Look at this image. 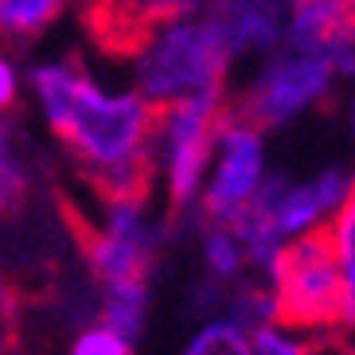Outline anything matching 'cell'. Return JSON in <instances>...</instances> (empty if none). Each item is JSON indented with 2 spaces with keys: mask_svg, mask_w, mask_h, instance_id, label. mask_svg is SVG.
<instances>
[{
  "mask_svg": "<svg viewBox=\"0 0 355 355\" xmlns=\"http://www.w3.org/2000/svg\"><path fill=\"white\" fill-rule=\"evenodd\" d=\"M28 90L102 199H145L157 172V105L137 90H105L83 59H47Z\"/></svg>",
  "mask_w": 355,
  "mask_h": 355,
  "instance_id": "1",
  "label": "cell"
},
{
  "mask_svg": "<svg viewBox=\"0 0 355 355\" xmlns=\"http://www.w3.org/2000/svg\"><path fill=\"white\" fill-rule=\"evenodd\" d=\"M239 63L227 35L207 8L157 24L133 51L137 94L157 110L184 98L230 90V67Z\"/></svg>",
  "mask_w": 355,
  "mask_h": 355,
  "instance_id": "2",
  "label": "cell"
},
{
  "mask_svg": "<svg viewBox=\"0 0 355 355\" xmlns=\"http://www.w3.org/2000/svg\"><path fill=\"white\" fill-rule=\"evenodd\" d=\"M340 83H344V74L324 47L282 43L258 59L250 78L242 83L239 98H230V110L270 133V129L293 125L304 114L320 110Z\"/></svg>",
  "mask_w": 355,
  "mask_h": 355,
  "instance_id": "3",
  "label": "cell"
},
{
  "mask_svg": "<svg viewBox=\"0 0 355 355\" xmlns=\"http://www.w3.org/2000/svg\"><path fill=\"white\" fill-rule=\"evenodd\" d=\"M273 293V316L297 332L336 328L340 316V266H336L328 230L289 239L266 273Z\"/></svg>",
  "mask_w": 355,
  "mask_h": 355,
  "instance_id": "4",
  "label": "cell"
},
{
  "mask_svg": "<svg viewBox=\"0 0 355 355\" xmlns=\"http://www.w3.org/2000/svg\"><path fill=\"white\" fill-rule=\"evenodd\" d=\"M227 114L230 90L184 98L176 105L157 110V168L164 172L168 203L176 211H188L199 203L211 153H215V133Z\"/></svg>",
  "mask_w": 355,
  "mask_h": 355,
  "instance_id": "5",
  "label": "cell"
},
{
  "mask_svg": "<svg viewBox=\"0 0 355 355\" xmlns=\"http://www.w3.org/2000/svg\"><path fill=\"white\" fill-rule=\"evenodd\" d=\"M266 176H270L266 129H258L254 121H246V117L230 110L219 121L207 180H203V191H199V203H196L203 223H223L227 227L230 219H239L261 191Z\"/></svg>",
  "mask_w": 355,
  "mask_h": 355,
  "instance_id": "6",
  "label": "cell"
},
{
  "mask_svg": "<svg viewBox=\"0 0 355 355\" xmlns=\"http://www.w3.org/2000/svg\"><path fill=\"white\" fill-rule=\"evenodd\" d=\"M352 188L355 176L347 168H324V172L297 180V184L285 180L282 172H270L250 207L270 219V227L282 234V242H289L328 227L332 215L344 207V199L352 196Z\"/></svg>",
  "mask_w": 355,
  "mask_h": 355,
  "instance_id": "7",
  "label": "cell"
},
{
  "mask_svg": "<svg viewBox=\"0 0 355 355\" xmlns=\"http://www.w3.org/2000/svg\"><path fill=\"white\" fill-rule=\"evenodd\" d=\"M160 230L148 223L145 199H105L102 227L86 234V258L102 285L148 282Z\"/></svg>",
  "mask_w": 355,
  "mask_h": 355,
  "instance_id": "8",
  "label": "cell"
},
{
  "mask_svg": "<svg viewBox=\"0 0 355 355\" xmlns=\"http://www.w3.org/2000/svg\"><path fill=\"white\" fill-rule=\"evenodd\" d=\"M324 230H328L336 266H340V316H336V328L355 340V188Z\"/></svg>",
  "mask_w": 355,
  "mask_h": 355,
  "instance_id": "9",
  "label": "cell"
},
{
  "mask_svg": "<svg viewBox=\"0 0 355 355\" xmlns=\"http://www.w3.org/2000/svg\"><path fill=\"white\" fill-rule=\"evenodd\" d=\"M67 0H0V40L28 47L43 32H51L63 16Z\"/></svg>",
  "mask_w": 355,
  "mask_h": 355,
  "instance_id": "10",
  "label": "cell"
},
{
  "mask_svg": "<svg viewBox=\"0 0 355 355\" xmlns=\"http://www.w3.org/2000/svg\"><path fill=\"white\" fill-rule=\"evenodd\" d=\"M148 316V282H121L105 285L102 301V324H110L114 332H121L125 340H137Z\"/></svg>",
  "mask_w": 355,
  "mask_h": 355,
  "instance_id": "11",
  "label": "cell"
},
{
  "mask_svg": "<svg viewBox=\"0 0 355 355\" xmlns=\"http://www.w3.org/2000/svg\"><path fill=\"white\" fill-rule=\"evenodd\" d=\"M203 261H207V273L215 282H239L242 270H246V254H242L239 234L223 223H207V234H203Z\"/></svg>",
  "mask_w": 355,
  "mask_h": 355,
  "instance_id": "12",
  "label": "cell"
},
{
  "mask_svg": "<svg viewBox=\"0 0 355 355\" xmlns=\"http://www.w3.org/2000/svg\"><path fill=\"white\" fill-rule=\"evenodd\" d=\"M184 355H250V332L234 316H219L191 336Z\"/></svg>",
  "mask_w": 355,
  "mask_h": 355,
  "instance_id": "13",
  "label": "cell"
},
{
  "mask_svg": "<svg viewBox=\"0 0 355 355\" xmlns=\"http://www.w3.org/2000/svg\"><path fill=\"white\" fill-rule=\"evenodd\" d=\"M250 355H316L309 332H297L289 324H258L250 328Z\"/></svg>",
  "mask_w": 355,
  "mask_h": 355,
  "instance_id": "14",
  "label": "cell"
},
{
  "mask_svg": "<svg viewBox=\"0 0 355 355\" xmlns=\"http://www.w3.org/2000/svg\"><path fill=\"white\" fill-rule=\"evenodd\" d=\"M71 355H133V340L114 332L110 324H98V328H86V332L74 340Z\"/></svg>",
  "mask_w": 355,
  "mask_h": 355,
  "instance_id": "15",
  "label": "cell"
},
{
  "mask_svg": "<svg viewBox=\"0 0 355 355\" xmlns=\"http://www.w3.org/2000/svg\"><path fill=\"white\" fill-rule=\"evenodd\" d=\"M28 188V176H24V164H0V211H12L24 199Z\"/></svg>",
  "mask_w": 355,
  "mask_h": 355,
  "instance_id": "16",
  "label": "cell"
},
{
  "mask_svg": "<svg viewBox=\"0 0 355 355\" xmlns=\"http://www.w3.org/2000/svg\"><path fill=\"white\" fill-rule=\"evenodd\" d=\"M16 98H20V71L0 55V114L8 105H16Z\"/></svg>",
  "mask_w": 355,
  "mask_h": 355,
  "instance_id": "17",
  "label": "cell"
},
{
  "mask_svg": "<svg viewBox=\"0 0 355 355\" xmlns=\"http://www.w3.org/2000/svg\"><path fill=\"white\" fill-rule=\"evenodd\" d=\"M347 125H352V137H355V78H352V94H347Z\"/></svg>",
  "mask_w": 355,
  "mask_h": 355,
  "instance_id": "18",
  "label": "cell"
},
{
  "mask_svg": "<svg viewBox=\"0 0 355 355\" xmlns=\"http://www.w3.org/2000/svg\"><path fill=\"white\" fill-rule=\"evenodd\" d=\"M352 4H355V0H352Z\"/></svg>",
  "mask_w": 355,
  "mask_h": 355,
  "instance_id": "19",
  "label": "cell"
},
{
  "mask_svg": "<svg viewBox=\"0 0 355 355\" xmlns=\"http://www.w3.org/2000/svg\"><path fill=\"white\" fill-rule=\"evenodd\" d=\"M320 355H324V352H320Z\"/></svg>",
  "mask_w": 355,
  "mask_h": 355,
  "instance_id": "20",
  "label": "cell"
}]
</instances>
